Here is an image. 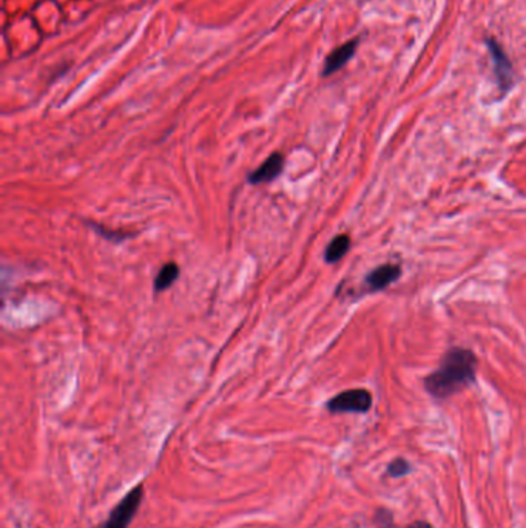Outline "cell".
<instances>
[{"label": "cell", "instance_id": "obj_10", "mask_svg": "<svg viewBox=\"0 0 526 528\" xmlns=\"http://www.w3.org/2000/svg\"><path fill=\"white\" fill-rule=\"evenodd\" d=\"M375 524H377L378 528H399L394 524L392 513L387 512V510H384V508H380L375 513ZM404 528H433V525L428 524V522H423V521H417V522L406 525Z\"/></svg>", "mask_w": 526, "mask_h": 528}, {"label": "cell", "instance_id": "obj_3", "mask_svg": "<svg viewBox=\"0 0 526 528\" xmlns=\"http://www.w3.org/2000/svg\"><path fill=\"white\" fill-rule=\"evenodd\" d=\"M141 500H142V487L137 485L119 502V504L113 508V512L110 513L107 521L101 524L98 528H128V525H130L133 521L135 515L137 513V510H139Z\"/></svg>", "mask_w": 526, "mask_h": 528}, {"label": "cell", "instance_id": "obj_8", "mask_svg": "<svg viewBox=\"0 0 526 528\" xmlns=\"http://www.w3.org/2000/svg\"><path fill=\"white\" fill-rule=\"evenodd\" d=\"M349 249H350L349 235H336L331 241L329 246L326 247V252H324L326 263H329V264L338 263L340 259L349 252Z\"/></svg>", "mask_w": 526, "mask_h": 528}, {"label": "cell", "instance_id": "obj_2", "mask_svg": "<svg viewBox=\"0 0 526 528\" xmlns=\"http://www.w3.org/2000/svg\"><path fill=\"white\" fill-rule=\"evenodd\" d=\"M372 406V395L363 388L348 389L336 394L335 397L327 402L326 408L332 414H343V412H367Z\"/></svg>", "mask_w": 526, "mask_h": 528}, {"label": "cell", "instance_id": "obj_7", "mask_svg": "<svg viewBox=\"0 0 526 528\" xmlns=\"http://www.w3.org/2000/svg\"><path fill=\"white\" fill-rule=\"evenodd\" d=\"M360 39H352L346 43H343L338 48H335L332 53L326 57L323 67V76H331L346 65L353 57L358 47Z\"/></svg>", "mask_w": 526, "mask_h": 528}, {"label": "cell", "instance_id": "obj_12", "mask_svg": "<svg viewBox=\"0 0 526 528\" xmlns=\"http://www.w3.org/2000/svg\"><path fill=\"white\" fill-rule=\"evenodd\" d=\"M93 229L96 230L99 235H102L103 238H107L108 241H124L125 238L128 237H133V233H125V232H113V230H105L103 229V226H99V224H91Z\"/></svg>", "mask_w": 526, "mask_h": 528}, {"label": "cell", "instance_id": "obj_6", "mask_svg": "<svg viewBox=\"0 0 526 528\" xmlns=\"http://www.w3.org/2000/svg\"><path fill=\"white\" fill-rule=\"evenodd\" d=\"M284 169V157L282 153L275 152L272 153L269 158H267L260 167L253 170L250 175L247 176V181L250 184H264V183H270V181L277 179Z\"/></svg>", "mask_w": 526, "mask_h": 528}, {"label": "cell", "instance_id": "obj_5", "mask_svg": "<svg viewBox=\"0 0 526 528\" xmlns=\"http://www.w3.org/2000/svg\"><path fill=\"white\" fill-rule=\"evenodd\" d=\"M401 275V266L400 264H392L386 263L375 267L374 271H370L363 284V292L372 293V292H380L386 288H389Z\"/></svg>", "mask_w": 526, "mask_h": 528}, {"label": "cell", "instance_id": "obj_4", "mask_svg": "<svg viewBox=\"0 0 526 528\" xmlns=\"http://www.w3.org/2000/svg\"><path fill=\"white\" fill-rule=\"evenodd\" d=\"M486 45L489 48L491 59H493L494 76L497 79L498 89L502 93H508L511 90V86L514 84V70H513V64L510 62V57L506 56L503 48L498 45L496 39L489 38L486 40Z\"/></svg>", "mask_w": 526, "mask_h": 528}, {"label": "cell", "instance_id": "obj_9", "mask_svg": "<svg viewBox=\"0 0 526 528\" xmlns=\"http://www.w3.org/2000/svg\"><path fill=\"white\" fill-rule=\"evenodd\" d=\"M179 276V267L176 263H167L162 269L158 272L156 279H154V289L158 292L167 291L171 284H173Z\"/></svg>", "mask_w": 526, "mask_h": 528}, {"label": "cell", "instance_id": "obj_11", "mask_svg": "<svg viewBox=\"0 0 526 528\" xmlns=\"http://www.w3.org/2000/svg\"><path fill=\"white\" fill-rule=\"evenodd\" d=\"M387 473H389V476L394 479L395 478H403V476H406V474L411 473V465H409L406 459L396 457L389 465H387Z\"/></svg>", "mask_w": 526, "mask_h": 528}, {"label": "cell", "instance_id": "obj_1", "mask_svg": "<svg viewBox=\"0 0 526 528\" xmlns=\"http://www.w3.org/2000/svg\"><path fill=\"white\" fill-rule=\"evenodd\" d=\"M477 357L471 349L452 348L447 351L440 366L425 380L426 391L435 399H447L476 380Z\"/></svg>", "mask_w": 526, "mask_h": 528}]
</instances>
